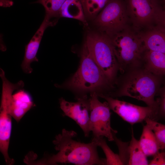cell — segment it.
I'll list each match as a JSON object with an SVG mask.
<instances>
[{"mask_svg":"<svg viewBox=\"0 0 165 165\" xmlns=\"http://www.w3.org/2000/svg\"><path fill=\"white\" fill-rule=\"evenodd\" d=\"M77 133L73 130L63 129L57 135L53 143L58 151L53 154L38 160L30 158L27 163L30 165H49L72 163L78 165H106V159L99 157L98 146L92 141L88 143H82L74 138Z\"/></svg>","mask_w":165,"mask_h":165,"instance_id":"obj_1","label":"cell"},{"mask_svg":"<svg viewBox=\"0 0 165 165\" xmlns=\"http://www.w3.org/2000/svg\"><path fill=\"white\" fill-rule=\"evenodd\" d=\"M119 89L112 96H127L159 108L155 97L161 87L162 76L156 75L143 66L129 70L122 75Z\"/></svg>","mask_w":165,"mask_h":165,"instance_id":"obj_2","label":"cell"},{"mask_svg":"<svg viewBox=\"0 0 165 165\" xmlns=\"http://www.w3.org/2000/svg\"><path fill=\"white\" fill-rule=\"evenodd\" d=\"M108 37L118 62L119 71L122 75L143 66L146 49L140 34H137L127 28Z\"/></svg>","mask_w":165,"mask_h":165,"instance_id":"obj_3","label":"cell"},{"mask_svg":"<svg viewBox=\"0 0 165 165\" xmlns=\"http://www.w3.org/2000/svg\"><path fill=\"white\" fill-rule=\"evenodd\" d=\"M81 55L78 69L62 87L79 92H92L112 87L113 85L90 56L85 42Z\"/></svg>","mask_w":165,"mask_h":165,"instance_id":"obj_4","label":"cell"},{"mask_svg":"<svg viewBox=\"0 0 165 165\" xmlns=\"http://www.w3.org/2000/svg\"><path fill=\"white\" fill-rule=\"evenodd\" d=\"M85 42L90 56L113 85L119 67L109 37L100 31H90Z\"/></svg>","mask_w":165,"mask_h":165,"instance_id":"obj_5","label":"cell"},{"mask_svg":"<svg viewBox=\"0 0 165 165\" xmlns=\"http://www.w3.org/2000/svg\"><path fill=\"white\" fill-rule=\"evenodd\" d=\"M125 3L123 0H110L94 19L99 31L110 36L127 28Z\"/></svg>","mask_w":165,"mask_h":165,"instance_id":"obj_6","label":"cell"},{"mask_svg":"<svg viewBox=\"0 0 165 165\" xmlns=\"http://www.w3.org/2000/svg\"><path fill=\"white\" fill-rule=\"evenodd\" d=\"M128 15L136 29L159 24L163 11L157 0H127Z\"/></svg>","mask_w":165,"mask_h":165,"instance_id":"obj_7","label":"cell"},{"mask_svg":"<svg viewBox=\"0 0 165 165\" xmlns=\"http://www.w3.org/2000/svg\"><path fill=\"white\" fill-rule=\"evenodd\" d=\"M97 94L98 96L106 100L111 109L131 125L145 121L147 119L158 120V107L141 106L102 94Z\"/></svg>","mask_w":165,"mask_h":165,"instance_id":"obj_8","label":"cell"},{"mask_svg":"<svg viewBox=\"0 0 165 165\" xmlns=\"http://www.w3.org/2000/svg\"><path fill=\"white\" fill-rule=\"evenodd\" d=\"M96 92H92L89 99L90 104V128L94 137H105L109 141H114L117 131L111 126L110 108L106 101H100Z\"/></svg>","mask_w":165,"mask_h":165,"instance_id":"obj_9","label":"cell"},{"mask_svg":"<svg viewBox=\"0 0 165 165\" xmlns=\"http://www.w3.org/2000/svg\"><path fill=\"white\" fill-rule=\"evenodd\" d=\"M60 107L64 115L73 119L83 131L85 137H88L90 128V104L86 95L77 98L75 102L66 101L63 98L59 100Z\"/></svg>","mask_w":165,"mask_h":165,"instance_id":"obj_10","label":"cell"},{"mask_svg":"<svg viewBox=\"0 0 165 165\" xmlns=\"http://www.w3.org/2000/svg\"><path fill=\"white\" fill-rule=\"evenodd\" d=\"M56 24L54 22L45 17L39 28L25 46L24 56L21 65L25 73H31L33 69L31 67V63L33 62L38 61L36 55L46 29L48 27L53 26Z\"/></svg>","mask_w":165,"mask_h":165,"instance_id":"obj_11","label":"cell"},{"mask_svg":"<svg viewBox=\"0 0 165 165\" xmlns=\"http://www.w3.org/2000/svg\"><path fill=\"white\" fill-rule=\"evenodd\" d=\"M33 105L30 96L20 90L12 96L9 105L11 115L18 122Z\"/></svg>","mask_w":165,"mask_h":165,"instance_id":"obj_12","label":"cell"},{"mask_svg":"<svg viewBox=\"0 0 165 165\" xmlns=\"http://www.w3.org/2000/svg\"><path fill=\"white\" fill-rule=\"evenodd\" d=\"M159 26L140 35L146 50L165 53V29Z\"/></svg>","mask_w":165,"mask_h":165,"instance_id":"obj_13","label":"cell"},{"mask_svg":"<svg viewBox=\"0 0 165 165\" xmlns=\"http://www.w3.org/2000/svg\"><path fill=\"white\" fill-rule=\"evenodd\" d=\"M143 66L158 76L165 75V53L146 50L144 57Z\"/></svg>","mask_w":165,"mask_h":165,"instance_id":"obj_14","label":"cell"},{"mask_svg":"<svg viewBox=\"0 0 165 165\" xmlns=\"http://www.w3.org/2000/svg\"><path fill=\"white\" fill-rule=\"evenodd\" d=\"M60 17L73 19L87 25L83 9L80 0H66L62 6Z\"/></svg>","mask_w":165,"mask_h":165,"instance_id":"obj_15","label":"cell"},{"mask_svg":"<svg viewBox=\"0 0 165 165\" xmlns=\"http://www.w3.org/2000/svg\"><path fill=\"white\" fill-rule=\"evenodd\" d=\"M139 141L142 151L147 157L153 156L160 150L154 133L147 124L143 126Z\"/></svg>","mask_w":165,"mask_h":165,"instance_id":"obj_16","label":"cell"},{"mask_svg":"<svg viewBox=\"0 0 165 165\" xmlns=\"http://www.w3.org/2000/svg\"><path fill=\"white\" fill-rule=\"evenodd\" d=\"M129 165H147V156L142 151L139 140L135 138L132 129L131 138L128 145Z\"/></svg>","mask_w":165,"mask_h":165,"instance_id":"obj_17","label":"cell"},{"mask_svg":"<svg viewBox=\"0 0 165 165\" xmlns=\"http://www.w3.org/2000/svg\"><path fill=\"white\" fill-rule=\"evenodd\" d=\"M86 18L94 19L110 0H80Z\"/></svg>","mask_w":165,"mask_h":165,"instance_id":"obj_18","label":"cell"},{"mask_svg":"<svg viewBox=\"0 0 165 165\" xmlns=\"http://www.w3.org/2000/svg\"><path fill=\"white\" fill-rule=\"evenodd\" d=\"M66 0H38L33 3L42 4L45 10V17L50 20L57 22L53 18L58 19L59 13L62 6Z\"/></svg>","mask_w":165,"mask_h":165,"instance_id":"obj_19","label":"cell"},{"mask_svg":"<svg viewBox=\"0 0 165 165\" xmlns=\"http://www.w3.org/2000/svg\"><path fill=\"white\" fill-rule=\"evenodd\" d=\"M92 141L101 148L106 156V165H124L119 155L115 153L110 148L103 137H94Z\"/></svg>","mask_w":165,"mask_h":165,"instance_id":"obj_20","label":"cell"},{"mask_svg":"<svg viewBox=\"0 0 165 165\" xmlns=\"http://www.w3.org/2000/svg\"><path fill=\"white\" fill-rule=\"evenodd\" d=\"M148 125L153 131L158 143L160 150L165 149V125L157 121L147 119L145 120Z\"/></svg>","mask_w":165,"mask_h":165,"instance_id":"obj_21","label":"cell"},{"mask_svg":"<svg viewBox=\"0 0 165 165\" xmlns=\"http://www.w3.org/2000/svg\"><path fill=\"white\" fill-rule=\"evenodd\" d=\"M157 94L160 97L157 99L159 102L158 120L165 119V83L162 88H160Z\"/></svg>","mask_w":165,"mask_h":165,"instance_id":"obj_22","label":"cell"},{"mask_svg":"<svg viewBox=\"0 0 165 165\" xmlns=\"http://www.w3.org/2000/svg\"><path fill=\"white\" fill-rule=\"evenodd\" d=\"M160 151L153 156L149 163L150 165H165V152Z\"/></svg>","mask_w":165,"mask_h":165,"instance_id":"obj_23","label":"cell"},{"mask_svg":"<svg viewBox=\"0 0 165 165\" xmlns=\"http://www.w3.org/2000/svg\"><path fill=\"white\" fill-rule=\"evenodd\" d=\"M13 2L11 0H0V6L3 7H10L13 5Z\"/></svg>","mask_w":165,"mask_h":165,"instance_id":"obj_24","label":"cell"},{"mask_svg":"<svg viewBox=\"0 0 165 165\" xmlns=\"http://www.w3.org/2000/svg\"><path fill=\"white\" fill-rule=\"evenodd\" d=\"M159 25L165 29V10L163 11V15Z\"/></svg>","mask_w":165,"mask_h":165,"instance_id":"obj_25","label":"cell"},{"mask_svg":"<svg viewBox=\"0 0 165 165\" xmlns=\"http://www.w3.org/2000/svg\"><path fill=\"white\" fill-rule=\"evenodd\" d=\"M162 150H163L165 152V149Z\"/></svg>","mask_w":165,"mask_h":165,"instance_id":"obj_26","label":"cell"}]
</instances>
